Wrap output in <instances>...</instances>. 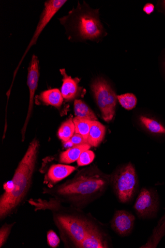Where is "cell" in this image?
<instances>
[{"instance_id": "obj_27", "label": "cell", "mask_w": 165, "mask_h": 248, "mask_svg": "<svg viewBox=\"0 0 165 248\" xmlns=\"http://www.w3.org/2000/svg\"><path fill=\"white\" fill-rule=\"evenodd\" d=\"M163 6H164V7L165 9V1H163Z\"/></svg>"}, {"instance_id": "obj_21", "label": "cell", "mask_w": 165, "mask_h": 248, "mask_svg": "<svg viewBox=\"0 0 165 248\" xmlns=\"http://www.w3.org/2000/svg\"><path fill=\"white\" fill-rule=\"evenodd\" d=\"M117 99L119 100L120 105L127 110L133 109L137 104V99L135 96L132 93L117 96Z\"/></svg>"}, {"instance_id": "obj_25", "label": "cell", "mask_w": 165, "mask_h": 248, "mask_svg": "<svg viewBox=\"0 0 165 248\" xmlns=\"http://www.w3.org/2000/svg\"><path fill=\"white\" fill-rule=\"evenodd\" d=\"M47 242L51 247L56 248L59 246L60 239L56 233L51 230L47 233Z\"/></svg>"}, {"instance_id": "obj_19", "label": "cell", "mask_w": 165, "mask_h": 248, "mask_svg": "<svg viewBox=\"0 0 165 248\" xmlns=\"http://www.w3.org/2000/svg\"><path fill=\"white\" fill-rule=\"evenodd\" d=\"M140 121L151 133L165 134V127L157 120L145 116H141Z\"/></svg>"}, {"instance_id": "obj_14", "label": "cell", "mask_w": 165, "mask_h": 248, "mask_svg": "<svg viewBox=\"0 0 165 248\" xmlns=\"http://www.w3.org/2000/svg\"><path fill=\"white\" fill-rule=\"evenodd\" d=\"M76 170V168L73 166L65 165H54L49 169L48 173V178L52 183H56L72 174Z\"/></svg>"}, {"instance_id": "obj_17", "label": "cell", "mask_w": 165, "mask_h": 248, "mask_svg": "<svg viewBox=\"0 0 165 248\" xmlns=\"http://www.w3.org/2000/svg\"><path fill=\"white\" fill-rule=\"evenodd\" d=\"M74 110L76 117L91 121H98L97 118L91 108L83 101L76 99Z\"/></svg>"}, {"instance_id": "obj_18", "label": "cell", "mask_w": 165, "mask_h": 248, "mask_svg": "<svg viewBox=\"0 0 165 248\" xmlns=\"http://www.w3.org/2000/svg\"><path fill=\"white\" fill-rule=\"evenodd\" d=\"M75 133V126L73 119H70L62 124L58 131V136L64 143L72 138Z\"/></svg>"}, {"instance_id": "obj_3", "label": "cell", "mask_w": 165, "mask_h": 248, "mask_svg": "<svg viewBox=\"0 0 165 248\" xmlns=\"http://www.w3.org/2000/svg\"><path fill=\"white\" fill-rule=\"evenodd\" d=\"M29 202L35 208V211H51L65 246L72 244L78 248L93 223L87 218L74 213L54 198L49 200L31 199Z\"/></svg>"}, {"instance_id": "obj_24", "label": "cell", "mask_w": 165, "mask_h": 248, "mask_svg": "<svg viewBox=\"0 0 165 248\" xmlns=\"http://www.w3.org/2000/svg\"><path fill=\"white\" fill-rule=\"evenodd\" d=\"M88 143L87 141L81 135L75 133L74 136L68 141L64 143L67 147H73L74 146Z\"/></svg>"}, {"instance_id": "obj_13", "label": "cell", "mask_w": 165, "mask_h": 248, "mask_svg": "<svg viewBox=\"0 0 165 248\" xmlns=\"http://www.w3.org/2000/svg\"><path fill=\"white\" fill-rule=\"evenodd\" d=\"M106 128L97 121H92L87 143L92 147H97L103 141L105 134Z\"/></svg>"}, {"instance_id": "obj_6", "label": "cell", "mask_w": 165, "mask_h": 248, "mask_svg": "<svg viewBox=\"0 0 165 248\" xmlns=\"http://www.w3.org/2000/svg\"><path fill=\"white\" fill-rule=\"evenodd\" d=\"M112 184L119 200L126 202L132 198L137 185L135 169L132 164L120 169L113 177Z\"/></svg>"}, {"instance_id": "obj_2", "label": "cell", "mask_w": 165, "mask_h": 248, "mask_svg": "<svg viewBox=\"0 0 165 248\" xmlns=\"http://www.w3.org/2000/svg\"><path fill=\"white\" fill-rule=\"evenodd\" d=\"M34 139L20 162L10 182L4 185L5 192L0 197V219L13 214L25 199L31 187L39 149Z\"/></svg>"}, {"instance_id": "obj_10", "label": "cell", "mask_w": 165, "mask_h": 248, "mask_svg": "<svg viewBox=\"0 0 165 248\" xmlns=\"http://www.w3.org/2000/svg\"><path fill=\"white\" fill-rule=\"evenodd\" d=\"M135 220V217L128 212L118 211L112 220L111 227L117 233L125 236L132 230Z\"/></svg>"}, {"instance_id": "obj_5", "label": "cell", "mask_w": 165, "mask_h": 248, "mask_svg": "<svg viewBox=\"0 0 165 248\" xmlns=\"http://www.w3.org/2000/svg\"><path fill=\"white\" fill-rule=\"evenodd\" d=\"M91 88L97 104L106 122L113 119L117 96L109 84L103 78H98L91 84Z\"/></svg>"}, {"instance_id": "obj_4", "label": "cell", "mask_w": 165, "mask_h": 248, "mask_svg": "<svg viewBox=\"0 0 165 248\" xmlns=\"http://www.w3.org/2000/svg\"><path fill=\"white\" fill-rule=\"evenodd\" d=\"M59 20L65 28L70 39L74 36L79 40L98 41L106 34L99 18V10L79 4Z\"/></svg>"}, {"instance_id": "obj_26", "label": "cell", "mask_w": 165, "mask_h": 248, "mask_svg": "<svg viewBox=\"0 0 165 248\" xmlns=\"http://www.w3.org/2000/svg\"><path fill=\"white\" fill-rule=\"evenodd\" d=\"M143 10L147 14L150 15L154 11V6L151 3H148L144 6Z\"/></svg>"}, {"instance_id": "obj_8", "label": "cell", "mask_w": 165, "mask_h": 248, "mask_svg": "<svg viewBox=\"0 0 165 248\" xmlns=\"http://www.w3.org/2000/svg\"><path fill=\"white\" fill-rule=\"evenodd\" d=\"M39 61L38 57L33 55L28 69V85L30 90V103L27 119L22 129V141H24L25 133L30 118L34 105V98L38 87L39 78Z\"/></svg>"}, {"instance_id": "obj_16", "label": "cell", "mask_w": 165, "mask_h": 248, "mask_svg": "<svg viewBox=\"0 0 165 248\" xmlns=\"http://www.w3.org/2000/svg\"><path fill=\"white\" fill-rule=\"evenodd\" d=\"M39 99L45 104L57 108L61 106L64 99L60 90L57 88L47 90L42 92Z\"/></svg>"}, {"instance_id": "obj_12", "label": "cell", "mask_w": 165, "mask_h": 248, "mask_svg": "<svg viewBox=\"0 0 165 248\" xmlns=\"http://www.w3.org/2000/svg\"><path fill=\"white\" fill-rule=\"evenodd\" d=\"M78 248H108V246L102 232L95 224L92 223Z\"/></svg>"}, {"instance_id": "obj_1", "label": "cell", "mask_w": 165, "mask_h": 248, "mask_svg": "<svg viewBox=\"0 0 165 248\" xmlns=\"http://www.w3.org/2000/svg\"><path fill=\"white\" fill-rule=\"evenodd\" d=\"M109 183L108 176L94 169L86 170L62 185L44 188L43 193L53 196L62 203L79 207L101 196Z\"/></svg>"}, {"instance_id": "obj_28", "label": "cell", "mask_w": 165, "mask_h": 248, "mask_svg": "<svg viewBox=\"0 0 165 248\" xmlns=\"http://www.w3.org/2000/svg\"><path fill=\"white\" fill-rule=\"evenodd\" d=\"M164 63H165V60H164Z\"/></svg>"}, {"instance_id": "obj_11", "label": "cell", "mask_w": 165, "mask_h": 248, "mask_svg": "<svg viewBox=\"0 0 165 248\" xmlns=\"http://www.w3.org/2000/svg\"><path fill=\"white\" fill-rule=\"evenodd\" d=\"M60 72L63 77L60 91L62 97L67 101L74 100L79 95L81 90L78 85L79 79L68 76L64 69L60 70Z\"/></svg>"}, {"instance_id": "obj_9", "label": "cell", "mask_w": 165, "mask_h": 248, "mask_svg": "<svg viewBox=\"0 0 165 248\" xmlns=\"http://www.w3.org/2000/svg\"><path fill=\"white\" fill-rule=\"evenodd\" d=\"M157 207L153 194L146 189L141 190L134 206L138 215L143 217L150 216L156 211Z\"/></svg>"}, {"instance_id": "obj_22", "label": "cell", "mask_w": 165, "mask_h": 248, "mask_svg": "<svg viewBox=\"0 0 165 248\" xmlns=\"http://www.w3.org/2000/svg\"><path fill=\"white\" fill-rule=\"evenodd\" d=\"M95 155L89 150L84 151L80 155L77 161L79 166H85L91 163L95 159Z\"/></svg>"}, {"instance_id": "obj_15", "label": "cell", "mask_w": 165, "mask_h": 248, "mask_svg": "<svg viewBox=\"0 0 165 248\" xmlns=\"http://www.w3.org/2000/svg\"><path fill=\"white\" fill-rule=\"evenodd\" d=\"M90 146L88 143L71 147L60 155V161L61 163H73L79 159L81 154L85 151L89 150Z\"/></svg>"}, {"instance_id": "obj_7", "label": "cell", "mask_w": 165, "mask_h": 248, "mask_svg": "<svg viewBox=\"0 0 165 248\" xmlns=\"http://www.w3.org/2000/svg\"><path fill=\"white\" fill-rule=\"evenodd\" d=\"M66 2L67 1H66V0H49V1L45 2L44 8L40 16L36 30L24 55L22 56L20 63L17 67L15 75L18 67L23 59H24L27 54L32 46L36 43L40 35L43 31L44 29L47 25L49 24V22L51 21L56 14L64 5V4L66 3Z\"/></svg>"}, {"instance_id": "obj_20", "label": "cell", "mask_w": 165, "mask_h": 248, "mask_svg": "<svg viewBox=\"0 0 165 248\" xmlns=\"http://www.w3.org/2000/svg\"><path fill=\"white\" fill-rule=\"evenodd\" d=\"M73 121L75 126V133L81 135L87 141L92 121L76 117Z\"/></svg>"}, {"instance_id": "obj_23", "label": "cell", "mask_w": 165, "mask_h": 248, "mask_svg": "<svg viewBox=\"0 0 165 248\" xmlns=\"http://www.w3.org/2000/svg\"><path fill=\"white\" fill-rule=\"evenodd\" d=\"M15 222L11 224L6 223L0 229V247L2 248L6 243Z\"/></svg>"}]
</instances>
